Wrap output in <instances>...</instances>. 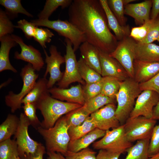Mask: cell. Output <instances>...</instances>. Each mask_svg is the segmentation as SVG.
Listing matches in <instances>:
<instances>
[{
    "mask_svg": "<svg viewBox=\"0 0 159 159\" xmlns=\"http://www.w3.org/2000/svg\"><path fill=\"white\" fill-rule=\"evenodd\" d=\"M68 14L69 21L84 34L87 42L109 54L115 50L116 38L99 0H73Z\"/></svg>",
    "mask_w": 159,
    "mask_h": 159,
    "instance_id": "6da1fadb",
    "label": "cell"
},
{
    "mask_svg": "<svg viewBox=\"0 0 159 159\" xmlns=\"http://www.w3.org/2000/svg\"><path fill=\"white\" fill-rule=\"evenodd\" d=\"M34 104L37 109L40 111L44 118L41 126L46 129L54 126L63 115L82 106L78 104L64 102L55 99L49 92Z\"/></svg>",
    "mask_w": 159,
    "mask_h": 159,
    "instance_id": "7a4b0ae2",
    "label": "cell"
},
{
    "mask_svg": "<svg viewBox=\"0 0 159 159\" xmlns=\"http://www.w3.org/2000/svg\"><path fill=\"white\" fill-rule=\"evenodd\" d=\"M69 127L64 116L61 117L52 127H38L37 130L45 141L47 152L59 153L63 155L66 153L70 141Z\"/></svg>",
    "mask_w": 159,
    "mask_h": 159,
    "instance_id": "3957f363",
    "label": "cell"
},
{
    "mask_svg": "<svg viewBox=\"0 0 159 159\" xmlns=\"http://www.w3.org/2000/svg\"><path fill=\"white\" fill-rule=\"evenodd\" d=\"M142 92L139 84L133 78L129 77L121 82L116 97L117 103L116 116L121 125L130 117L135 100Z\"/></svg>",
    "mask_w": 159,
    "mask_h": 159,
    "instance_id": "277c9868",
    "label": "cell"
},
{
    "mask_svg": "<svg viewBox=\"0 0 159 159\" xmlns=\"http://www.w3.org/2000/svg\"><path fill=\"white\" fill-rule=\"evenodd\" d=\"M36 26H43L52 29L60 36L69 39L72 43L74 52L83 43L86 41L84 34L68 20L39 19L31 21Z\"/></svg>",
    "mask_w": 159,
    "mask_h": 159,
    "instance_id": "5b68a950",
    "label": "cell"
},
{
    "mask_svg": "<svg viewBox=\"0 0 159 159\" xmlns=\"http://www.w3.org/2000/svg\"><path fill=\"white\" fill-rule=\"evenodd\" d=\"M156 120L143 116L129 117L124 125L125 136L131 143L136 141L150 140Z\"/></svg>",
    "mask_w": 159,
    "mask_h": 159,
    "instance_id": "8992f818",
    "label": "cell"
},
{
    "mask_svg": "<svg viewBox=\"0 0 159 159\" xmlns=\"http://www.w3.org/2000/svg\"><path fill=\"white\" fill-rule=\"evenodd\" d=\"M35 70L32 65L28 63L23 67L20 73L23 81V86L20 92L18 94L10 91L5 97V102L7 106L9 107L12 113H14L22 107V101L29 93L35 85L39 75L35 72Z\"/></svg>",
    "mask_w": 159,
    "mask_h": 159,
    "instance_id": "52a82bcc",
    "label": "cell"
},
{
    "mask_svg": "<svg viewBox=\"0 0 159 159\" xmlns=\"http://www.w3.org/2000/svg\"><path fill=\"white\" fill-rule=\"evenodd\" d=\"M132 145L126 137L123 125L111 130L106 131L101 139L94 143L92 147L96 150H105L122 153Z\"/></svg>",
    "mask_w": 159,
    "mask_h": 159,
    "instance_id": "ba28073f",
    "label": "cell"
},
{
    "mask_svg": "<svg viewBox=\"0 0 159 159\" xmlns=\"http://www.w3.org/2000/svg\"><path fill=\"white\" fill-rule=\"evenodd\" d=\"M66 54L64 57L65 69L62 79L58 82V87L66 88L72 83L78 82L83 85L86 82L82 78L79 70L78 61L76 58L72 44L68 39L65 38Z\"/></svg>",
    "mask_w": 159,
    "mask_h": 159,
    "instance_id": "9c48e42d",
    "label": "cell"
},
{
    "mask_svg": "<svg viewBox=\"0 0 159 159\" xmlns=\"http://www.w3.org/2000/svg\"><path fill=\"white\" fill-rule=\"evenodd\" d=\"M135 43L131 39L125 37L119 42L112 52L109 54L121 64L129 77L133 79Z\"/></svg>",
    "mask_w": 159,
    "mask_h": 159,
    "instance_id": "30bf717a",
    "label": "cell"
},
{
    "mask_svg": "<svg viewBox=\"0 0 159 159\" xmlns=\"http://www.w3.org/2000/svg\"><path fill=\"white\" fill-rule=\"evenodd\" d=\"M19 118V125L14 138L16 139L20 158L25 154L34 153L41 143L33 140L29 135L28 128L31 125L24 113H21Z\"/></svg>",
    "mask_w": 159,
    "mask_h": 159,
    "instance_id": "8fae6325",
    "label": "cell"
},
{
    "mask_svg": "<svg viewBox=\"0 0 159 159\" xmlns=\"http://www.w3.org/2000/svg\"><path fill=\"white\" fill-rule=\"evenodd\" d=\"M49 51L50 55L49 56L44 49L47 68L44 77L46 78L47 74H49L50 77L47 84L49 89L53 87L57 82H58L62 79L64 72L61 71L60 66L65 62L64 57L62 56L60 53L58 51L56 46L51 45Z\"/></svg>",
    "mask_w": 159,
    "mask_h": 159,
    "instance_id": "7c38bea8",
    "label": "cell"
},
{
    "mask_svg": "<svg viewBox=\"0 0 159 159\" xmlns=\"http://www.w3.org/2000/svg\"><path fill=\"white\" fill-rule=\"evenodd\" d=\"M159 100V95L156 92L148 90L142 91L137 98L130 117L143 116L152 118L153 109Z\"/></svg>",
    "mask_w": 159,
    "mask_h": 159,
    "instance_id": "4fadbf2b",
    "label": "cell"
},
{
    "mask_svg": "<svg viewBox=\"0 0 159 159\" xmlns=\"http://www.w3.org/2000/svg\"><path fill=\"white\" fill-rule=\"evenodd\" d=\"M117 107L115 103L107 104L90 115L96 128L106 131L121 125L116 116Z\"/></svg>",
    "mask_w": 159,
    "mask_h": 159,
    "instance_id": "5bb4252c",
    "label": "cell"
},
{
    "mask_svg": "<svg viewBox=\"0 0 159 159\" xmlns=\"http://www.w3.org/2000/svg\"><path fill=\"white\" fill-rule=\"evenodd\" d=\"M14 40L19 44L21 52H15V58L27 62L31 64L35 70L39 71L43 67L44 62L39 51L32 46L26 44L19 36L11 34Z\"/></svg>",
    "mask_w": 159,
    "mask_h": 159,
    "instance_id": "9a60e30c",
    "label": "cell"
},
{
    "mask_svg": "<svg viewBox=\"0 0 159 159\" xmlns=\"http://www.w3.org/2000/svg\"><path fill=\"white\" fill-rule=\"evenodd\" d=\"M98 50L102 77H113L121 82L129 77L126 70L117 60L110 57L109 54Z\"/></svg>",
    "mask_w": 159,
    "mask_h": 159,
    "instance_id": "2e32d148",
    "label": "cell"
},
{
    "mask_svg": "<svg viewBox=\"0 0 159 159\" xmlns=\"http://www.w3.org/2000/svg\"><path fill=\"white\" fill-rule=\"evenodd\" d=\"M51 96L57 100L77 103L83 106L85 102L82 87L80 84L68 89L52 87L49 90Z\"/></svg>",
    "mask_w": 159,
    "mask_h": 159,
    "instance_id": "e0dca14e",
    "label": "cell"
},
{
    "mask_svg": "<svg viewBox=\"0 0 159 159\" xmlns=\"http://www.w3.org/2000/svg\"><path fill=\"white\" fill-rule=\"evenodd\" d=\"M134 79L139 84L151 80L159 72V62H148L135 60Z\"/></svg>",
    "mask_w": 159,
    "mask_h": 159,
    "instance_id": "ac0fdd59",
    "label": "cell"
},
{
    "mask_svg": "<svg viewBox=\"0 0 159 159\" xmlns=\"http://www.w3.org/2000/svg\"><path fill=\"white\" fill-rule=\"evenodd\" d=\"M152 3V0H147L138 3L129 4L125 6L124 13L143 25L150 19V14Z\"/></svg>",
    "mask_w": 159,
    "mask_h": 159,
    "instance_id": "d6986e66",
    "label": "cell"
},
{
    "mask_svg": "<svg viewBox=\"0 0 159 159\" xmlns=\"http://www.w3.org/2000/svg\"><path fill=\"white\" fill-rule=\"evenodd\" d=\"M135 60L148 62H159V45L155 44L135 43Z\"/></svg>",
    "mask_w": 159,
    "mask_h": 159,
    "instance_id": "ffe728a7",
    "label": "cell"
},
{
    "mask_svg": "<svg viewBox=\"0 0 159 159\" xmlns=\"http://www.w3.org/2000/svg\"><path fill=\"white\" fill-rule=\"evenodd\" d=\"M79 49L86 64L101 75V69L98 49L86 41L80 46Z\"/></svg>",
    "mask_w": 159,
    "mask_h": 159,
    "instance_id": "44dd1931",
    "label": "cell"
},
{
    "mask_svg": "<svg viewBox=\"0 0 159 159\" xmlns=\"http://www.w3.org/2000/svg\"><path fill=\"white\" fill-rule=\"evenodd\" d=\"M0 72L10 70L14 73L16 70L11 64L9 54L11 49L15 46L17 43L13 39L11 35L7 34L0 38Z\"/></svg>",
    "mask_w": 159,
    "mask_h": 159,
    "instance_id": "7402d4cb",
    "label": "cell"
},
{
    "mask_svg": "<svg viewBox=\"0 0 159 159\" xmlns=\"http://www.w3.org/2000/svg\"><path fill=\"white\" fill-rule=\"evenodd\" d=\"M106 131L95 128L78 139L70 140L68 145V150L76 152L88 148L96 140L103 137Z\"/></svg>",
    "mask_w": 159,
    "mask_h": 159,
    "instance_id": "603a6c76",
    "label": "cell"
},
{
    "mask_svg": "<svg viewBox=\"0 0 159 159\" xmlns=\"http://www.w3.org/2000/svg\"><path fill=\"white\" fill-rule=\"evenodd\" d=\"M99 1L105 13L109 28L113 32L117 39H123L128 34V29L120 24L110 9L107 0H100Z\"/></svg>",
    "mask_w": 159,
    "mask_h": 159,
    "instance_id": "cb8c5ba5",
    "label": "cell"
},
{
    "mask_svg": "<svg viewBox=\"0 0 159 159\" xmlns=\"http://www.w3.org/2000/svg\"><path fill=\"white\" fill-rule=\"evenodd\" d=\"M48 82V80L44 77L36 82L31 91L22 100V104H35L44 95L49 92Z\"/></svg>",
    "mask_w": 159,
    "mask_h": 159,
    "instance_id": "d4e9b609",
    "label": "cell"
},
{
    "mask_svg": "<svg viewBox=\"0 0 159 159\" xmlns=\"http://www.w3.org/2000/svg\"><path fill=\"white\" fill-rule=\"evenodd\" d=\"M19 118L16 115L9 114L0 126V142L10 138L16 133Z\"/></svg>",
    "mask_w": 159,
    "mask_h": 159,
    "instance_id": "484cf974",
    "label": "cell"
},
{
    "mask_svg": "<svg viewBox=\"0 0 159 159\" xmlns=\"http://www.w3.org/2000/svg\"><path fill=\"white\" fill-rule=\"evenodd\" d=\"M149 139L137 141L134 145L127 149L124 159H149Z\"/></svg>",
    "mask_w": 159,
    "mask_h": 159,
    "instance_id": "4316f807",
    "label": "cell"
},
{
    "mask_svg": "<svg viewBox=\"0 0 159 159\" xmlns=\"http://www.w3.org/2000/svg\"><path fill=\"white\" fill-rule=\"evenodd\" d=\"M115 99L100 93L85 100L83 107L90 115L107 104L115 103Z\"/></svg>",
    "mask_w": 159,
    "mask_h": 159,
    "instance_id": "83f0119b",
    "label": "cell"
},
{
    "mask_svg": "<svg viewBox=\"0 0 159 159\" xmlns=\"http://www.w3.org/2000/svg\"><path fill=\"white\" fill-rule=\"evenodd\" d=\"M0 4L5 9V12L9 18L14 19L19 14H21L28 17L33 15L28 12L22 6L20 0H0Z\"/></svg>",
    "mask_w": 159,
    "mask_h": 159,
    "instance_id": "f1b7e54d",
    "label": "cell"
},
{
    "mask_svg": "<svg viewBox=\"0 0 159 159\" xmlns=\"http://www.w3.org/2000/svg\"><path fill=\"white\" fill-rule=\"evenodd\" d=\"M72 0H47L43 9L38 15L40 19H49L52 14L59 6L62 9L69 6Z\"/></svg>",
    "mask_w": 159,
    "mask_h": 159,
    "instance_id": "f546056e",
    "label": "cell"
},
{
    "mask_svg": "<svg viewBox=\"0 0 159 159\" xmlns=\"http://www.w3.org/2000/svg\"><path fill=\"white\" fill-rule=\"evenodd\" d=\"M78 62L80 76L86 84L96 82L102 79L101 75L87 65L82 57Z\"/></svg>",
    "mask_w": 159,
    "mask_h": 159,
    "instance_id": "4dcf8cb0",
    "label": "cell"
},
{
    "mask_svg": "<svg viewBox=\"0 0 159 159\" xmlns=\"http://www.w3.org/2000/svg\"><path fill=\"white\" fill-rule=\"evenodd\" d=\"M96 128L90 116L82 124L78 126L69 127L68 132L70 140L78 139Z\"/></svg>",
    "mask_w": 159,
    "mask_h": 159,
    "instance_id": "1f68e13d",
    "label": "cell"
},
{
    "mask_svg": "<svg viewBox=\"0 0 159 159\" xmlns=\"http://www.w3.org/2000/svg\"><path fill=\"white\" fill-rule=\"evenodd\" d=\"M19 157L16 140L10 138L0 142V159H16Z\"/></svg>",
    "mask_w": 159,
    "mask_h": 159,
    "instance_id": "d6a6232c",
    "label": "cell"
},
{
    "mask_svg": "<svg viewBox=\"0 0 159 159\" xmlns=\"http://www.w3.org/2000/svg\"><path fill=\"white\" fill-rule=\"evenodd\" d=\"M83 107L71 111L65 117L69 127H74L82 124L90 116Z\"/></svg>",
    "mask_w": 159,
    "mask_h": 159,
    "instance_id": "836d02e7",
    "label": "cell"
},
{
    "mask_svg": "<svg viewBox=\"0 0 159 159\" xmlns=\"http://www.w3.org/2000/svg\"><path fill=\"white\" fill-rule=\"evenodd\" d=\"M103 77L104 82L101 93L115 100L122 82L113 77L107 76Z\"/></svg>",
    "mask_w": 159,
    "mask_h": 159,
    "instance_id": "e575fe53",
    "label": "cell"
},
{
    "mask_svg": "<svg viewBox=\"0 0 159 159\" xmlns=\"http://www.w3.org/2000/svg\"><path fill=\"white\" fill-rule=\"evenodd\" d=\"M155 20L150 19L141 26L132 28L130 33V36L138 42H141L146 37Z\"/></svg>",
    "mask_w": 159,
    "mask_h": 159,
    "instance_id": "d590c367",
    "label": "cell"
},
{
    "mask_svg": "<svg viewBox=\"0 0 159 159\" xmlns=\"http://www.w3.org/2000/svg\"><path fill=\"white\" fill-rule=\"evenodd\" d=\"M108 6L120 24L124 26L126 20L124 16L123 0H107Z\"/></svg>",
    "mask_w": 159,
    "mask_h": 159,
    "instance_id": "8d00e7d4",
    "label": "cell"
},
{
    "mask_svg": "<svg viewBox=\"0 0 159 159\" xmlns=\"http://www.w3.org/2000/svg\"><path fill=\"white\" fill-rule=\"evenodd\" d=\"M104 82L103 78L99 81L86 84L82 87L85 101L94 97L101 93Z\"/></svg>",
    "mask_w": 159,
    "mask_h": 159,
    "instance_id": "74e56055",
    "label": "cell"
},
{
    "mask_svg": "<svg viewBox=\"0 0 159 159\" xmlns=\"http://www.w3.org/2000/svg\"><path fill=\"white\" fill-rule=\"evenodd\" d=\"M5 11L0 9V38L7 34H12L15 26Z\"/></svg>",
    "mask_w": 159,
    "mask_h": 159,
    "instance_id": "f35d334b",
    "label": "cell"
},
{
    "mask_svg": "<svg viewBox=\"0 0 159 159\" xmlns=\"http://www.w3.org/2000/svg\"><path fill=\"white\" fill-rule=\"evenodd\" d=\"M54 36L53 33L48 29L37 26L33 38L44 49L46 48V43L50 42L51 38Z\"/></svg>",
    "mask_w": 159,
    "mask_h": 159,
    "instance_id": "ab89813d",
    "label": "cell"
},
{
    "mask_svg": "<svg viewBox=\"0 0 159 159\" xmlns=\"http://www.w3.org/2000/svg\"><path fill=\"white\" fill-rule=\"evenodd\" d=\"M24 114L28 119L30 125L36 129L41 126V122L38 119L36 114L37 109L34 103H28L22 106Z\"/></svg>",
    "mask_w": 159,
    "mask_h": 159,
    "instance_id": "60d3db41",
    "label": "cell"
},
{
    "mask_svg": "<svg viewBox=\"0 0 159 159\" xmlns=\"http://www.w3.org/2000/svg\"><path fill=\"white\" fill-rule=\"evenodd\" d=\"M96 153L88 147L76 152L68 150L64 156L66 159H96Z\"/></svg>",
    "mask_w": 159,
    "mask_h": 159,
    "instance_id": "b9f144b4",
    "label": "cell"
},
{
    "mask_svg": "<svg viewBox=\"0 0 159 159\" xmlns=\"http://www.w3.org/2000/svg\"><path fill=\"white\" fill-rule=\"evenodd\" d=\"M149 158L159 154V124L155 126L150 140L148 147Z\"/></svg>",
    "mask_w": 159,
    "mask_h": 159,
    "instance_id": "7bdbcfd3",
    "label": "cell"
},
{
    "mask_svg": "<svg viewBox=\"0 0 159 159\" xmlns=\"http://www.w3.org/2000/svg\"><path fill=\"white\" fill-rule=\"evenodd\" d=\"M37 26L32 22L23 19L18 21L17 25L15 26V28L21 29L25 37L27 39H30L34 37Z\"/></svg>",
    "mask_w": 159,
    "mask_h": 159,
    "instance_id": "ee69618b",
    "label": "cell"
},
{
    "mask_svg": "<svg viewBox=\"0 0 159 159\" xmlns=\"http://www.w3.org/2000/svg\"><path fill=\"white\" fill-rule=\"evenodd\" d=\"M155 41L159 42V22L156 19L150 29L146 37L142 41L139 42L151 43Z\"/></svg>",
    "mask_w": 159,
    "mask_h": 159,
    "instance_id": "f6af8a7d",
    "label": "cell"
},
{
    "mask_svg": "<svg viewBox=\"0 0 159 159\" xmlns=\"http://www.w3.org/2000/svg\"><path fill=\"white\" fill-rule=\"evenodd\" d=\"M139 85L142 91L147 90H151L156 92L159 95V72L150 80Z\"/></svg>",
    "mask_w": 159,
    "mask_h": 159,
    "instance_id": "bcb514c9",
    "label": "cell"
},
{
    "mask_svg": "<svg viewBox=\"0 0 159 159\" xmlns=\"http://www.w3.org/2000/svg\"><path fill=\"white\" fill-rule=\"evenodd\" d=\"M122 153L105 150H100L96 155V159H118Z\"/></svg>",
    "mask_w": 159,
    "mask_h": 159,
    "instance_id": "7dc6e473",
    "label": "cell"
},
{
    "mask_svg": "<svg viewBox=\"0 0 159 159\" xmlns=\"http://www.w3.org/2000/svg\"><path fill=\"white\" fill-rule=\"evenodd\" d=\"M45 153V148L41 143L34 153L25 154L19 158L20 159H43V155Z\"/></svg>",
    "mask_w": 159,
    "mask_h": 159,
    "instance_id": "c3c4849f",
    "label": "cell"
},
{
    "mask_svg": "<svg viewBox=\"0 0 159 159\" xmlns=\"http://www.w3.org/2000/svg\"><path fill=\"white\" fill-rule=\"evenodd\" d=\"M152 1L151 19L155 20L159 14V0H153Z\"/></svg>",
    "mask_w": 159,
    "mask_h": 159,
    "instance_id": "681fc988",
    "label": "cell"
},
{
    "mask_svg": "<svg viewBox=\"0 0 159 159\" xmlns=\"http://www.w3.org/2000/svg\"><path fill=\"white\" fill-rule=\"evenodd\" d=\"M48 155L47 159H66L60 153L54 152H47Z\"/></svg>",
    "mask_w": 159,
    "mask_h": 159,
    "instance_id": "f907efd6",
    "label": "cell"
},
{
    "mask_svg": "<svg viewBox=\"0 0 159 159\" xmlns=\"http://www.w3.org/2000/svg\"><path fill=\"white\" fill-rule=\"evenodd\" d=\"M152 119L156 120H159V100L153 109Z\"/></svg>",
    "mask_w": 159,
    "mask_h": 159,
    "instance_id": "816d5d0a",
    "label": "cell"
},
{
    "mask_svg": "<svg viewBox=\"0 0 159 159\" xmlns=\"http://www.w3.org/2000/svg\"><path fill=\"white\" fill-rule=\"evenodd\" d=\"M135 0H123L124 5H126L129 3Z\"/></svg>",
    "mask_w": 159,
    "mask_h": 159,
    "instance_id": "f5cc1de1",
    "label": "cell"
},
{
    "mask_svg": "<svg viewBox=\"0 0 159 159\" xmlns=\"http://www.w3.org/2000/svg\"><path fill=\"white\" fill-rule=\"evenodd\" d=\"M149 159H159V154H157L149 158Z\"/></svg>",
    "mask_w": 159,
    "mask_h": 159,
    "instance_id": "db71d44e",
    "label": "cell"
},
{
    "mask_svg": "<svg viewBox=\"0 0 159 159\" xmlns=\"http://www.w3.org/2000/svg\"><path fill=\"white\" fill-rule=\"evenodd\" d=\"M16 159H20V158L19 157H18Z\"/></svg>",
    "mask_w": 159,
    "mask_h": 159,
    "instance_id": "11a10c76",
    "label": "cell"
},
{
    "mask_svg": "<svg viewBox=\"0 0 159 159\" xmlns=\"http://www.w3.org/2000/svg\"><path fill=\"white\" fill-rule=\"evenodd\" d=\"M157 20L159 22V18L158 19H157Z\"/></svg>",
    "mask_w": 159,
    "mask_h": 159,
    "instance_id": "9f6ffc18",
    "label": "cell"
}]
</instances>
